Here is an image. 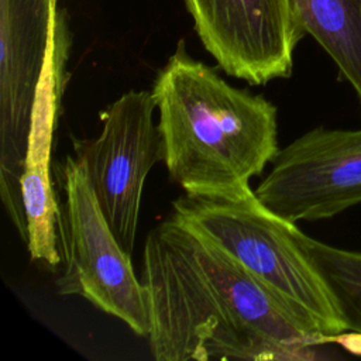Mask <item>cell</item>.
Here are the masks:
<instances>
[{"instance_id": "cell-1", "label": "cell", "mask_w": 361, "mask_h": 361, "mask_svg": "<svg viewBox=\"0 0 361 361\" xmlns=\"http://www.w3.org/2000/svg\"><path fill=\"white\" fill-rule=\"evenodd\" d=\"M141 282L157 361L314 358L326 334L173 214L147 235Z\"/></svg>"}, {"instance_id": "cell-2", "label": "cell", "mask_w": 361, "mask_h": 361, "mask_svg": "<svg viewBox=\"0 0 361 361\" xmlns=\"http://www.w3.org/2000/svg\"><path fill=\"white\" fill-rule=\"evenodd\" d=\"M162 161L185 195L240 197L278 154L276 107L262 94L226 82L179 41L158 72Z\"/></svg>"}, {"instance_id": "cell-3", "label": "cell", "mask_w": 361, "mask_h": 361, "mask_svg": "<svg viewBox=\"0 0 361 361\" xmlns=\"http://www.w3.org/2000/svg\"><path fill=\"white\" fill-rule=\"evenodd\" d=\"M172 209L178 220L217 244L326 336L347 330L323 276L295 238L296 223L272 213L254 192L240 197L183 195Z\"/></svg>"}, {"instance_id": "cell-4", "label": "cell", "mask_w": 361, "mask_h": 361, "mask_svg": "<svg viewBox=\"0 0 361 361\" xmlns=\"http://www.w3.org/2000/svg\"><path fill=\"white\" fill-rule=\"evenodd\" d=\"M65 193L59 226L65 267L55 281L59 295H79L138 336L148 337V293L135 276L131 255L117 241L89 183L83 162L68 155L61 166Z\"/></svg>"}, {"instance_id": "cell-5", "label": "cell", "mask_w": 361, "mask_h": 361, "mask_svg": "<svg viewBox=\"0 0 361 361\" xmlns=\"http://www.w3.org/2000/svg\"><path fill=\"white\" fill-rule=\"evenodd\" d=\"M152 92L128 90L100 111L102 131L73 140L89 183L117 241L133 254L141 196L152 166L162 161V138L154 123Z\"/></svg>"}, {"instance_id": "cell-6", "label": "cell", "mask_w": 361, "mask_h": 361, "mask_svg": "<svg viewBox=\"0 0 361 361\" xmlns=\"http://www.w3.org/2000/svg\"><path fill=\"white\" fill-rule=\"evenodd\" d=\"M271 164L254 193L288 221L329 219L361 203V128L319 126L279 149Z\"/></svg>"}, {"instance_id": "cell-7", "label": "cell", "mask_w": 361, "mask_h": 361, "mask_svg": "<svg viewBox=\"0 0 361 361\" xmlns=\"http://www.w3.org/2000/svg\"><path fill=\"white\" fill-rule=\"evenodd\" d=\"M219 66L252 86L286 79L306 34L292 0H185Z\"/></svg>"}, {"instance_id": "cell-8", "label": "cell", "mask_w": 361, "mask_h": 361, "mask_svg": "<svg viewBox=\"0 0 361 361\" xmlns=\"http://www.w3.org/2000/svg\"><path fill=\"white\" fill-rule=\"evenodd\" d=\"M68 54L69 34L62 16L52 34L37 89L20 180L28 231L27 250L34 261L49 267L62 262L59 244L62 212L51 183V152L66 82Z\"/></svg>"}, {"instance_id": "cell-9", "label": "cell", "mask_w": 361, "mask_h": 361, "mask_svg": "<svg viewBox=\"0 0 361 361\" xmlns=\"http://www.w3.org/2000/svg\"><path fill=\"white\" fill-rule=\"evenodd\" d=\"M58 0H0V124L30 127L52 34L62 17Z\"/></svg>"}, {"instance_id": "cell-10", "label": "cell", "mask_w": 361, "mask_h": 361, "mask_svg": "<svg viewBox=\"0 0 361 361\" xmlns=\"http://www.w3.org/2000/svg\"><path fill=\"white\" fill-rule=\"evenodd\" d=\"M298 17L361 104V0H292Z\"/></svg>"}, {"instance_id": "cell-11", "label": "cell", "mask_w": 361, "mask_h": 361, "mask_svg": "<svg viewBox=\"0 0 361 361\" xmlns=\"http://www.w3.org/2000/svg\"><path fill=\"white\" fill-rule=\"evenodd\" d=\"M295 238L331 292L347 330L361 331V251L329 245L295 228Z\"/></svg>"}, {"instance_id": "cell-12", "label": "cell", "mask_w": 361, "mask_h": 361, "mask_svg": "<svg viewBox=\"0 0 361 361\" xmlns=\"http://www.w3.org/2000/svg\"><path fill=\"white\" fill-rule=\"evenodd\" d=\"M326 344H336L350 354L361 355V331L345 330L337 334L326 336Z\"/></svg>"}]
</instances>
